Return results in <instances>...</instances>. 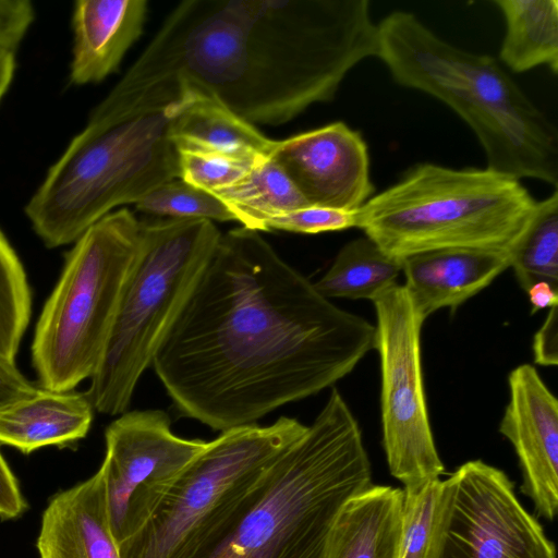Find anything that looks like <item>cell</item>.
I'll return each mask as SVG.
<instances>
[{"mask_svg": "<svg viewBox=\"0 0 558 558\" xmlns=\"http://www.w3.org/2000/svg\"><path fill=\"white\" fill-rule=\"evenodd\" d=\"M378 52L368 0H185L92 116L192 94L254 125H280L331 101L347 74Z\"/></svg>", "mask_w": 558, "mask_h": 558, "instance_id": "cell-2", "label": "cell"}, {"mask_svg": "<svg viewBox=\"0 0 558 558\" xmlns=\"http://www.w3.org/2000/svg\"><path fill=\"white\" fill-rule=\"evenodd\" d=\"M34 20L27 0H0V47L15 50Z\"/></svg>", "mask_w": 558, "mask_h": 558, "instance_id": "cell-30", "label": "cell"}, {"mask_svg": "<svg viewBox=\"0 0 558 558\" xmlns=\"http://www.w3.org/2000/svg\"><path fill=\"white\" fill-rule=\"evenodd\" d=\"M534 362L542 366H555L558 363V310L549 308L545 322L533 339Z\"/></svg>", "mask_w": 558, "mask_h": 558, "instance_id": "cell-32", "label": "cell"}, {"mask_svg": "<svg viewBox=\"0 0 558 558\" xmlns=\"http://www.w3.org/2000/svg\"><path fill=\"white\" fill-rule=\"evenodd\" d=\"M536 199L520 180L492 169L424 162L356 210V226L386 254L441 248L512 253Z\"/></svg>", "mask_w": 558, "mask_h": 558, "instance_id": "cell-6", "label": "cell"}, {"mask_svg": "<svg viewBox=\"0 0 558 558\" xmlns=\"http://www.w3.org/2000/svg\"><path fill=\"white\" fill-rule=\"evenodd\" d=\"M105 440L99 470L110 529L119 545L144 526L208 441L177 436L168 414L151 409L120 414L106 428Z\"/></svg>", "mask_w": 558, "mask_h": 558, "instance_id": "cell-12", "label": "cell"}, {"mask_svg": "<svg viewBox=\"0 0 558 558\" xmlns=\"http://www.w3.org/2000/svg\"><path fill=\"white\" fill-rule=\"evenodd\" d=\"M93 411L85 393L40 387L36 395L0 409V444L26 454L71 445L87 435Z\"/></svg>", "mask_w": 558, "mask_h": 558, "instance_id": "cell-18", "label": "cell"}, {"mask_svg": "<svg viewBox=\"0 0 558 558\" xmlns=\"http://www.w3.org/2000/svg\"><path fill=\"white\" fill-rule=\"evenodd\" d=\"M268 157L308 205L356 211L374 193L367 145L343 122L275 140Z\"/></svg>", "mask_w": 558, "mask_h": 558, "instance_id": "cell-13", "label": "cell"}, {"mask_svg": "<svg viewBox=\"0 0 558 558\" xmlns=\"http://www.w3.org/2000/svg\"><path fill=\"white\" fill-rule=\"evenodd\" d=\"M439 480L403 488V526L400 558H426L434 525Z\"/></svg>", "mask_w": 558, "mask_h": 558, "instance_id": "cell-28", "label": "cell"}, {"mask_svg": "<svg viewBox=\"0 0 558 558\" xmlns=\"http://www.w3.org/2000/svg\"><path fill=\"white\" fill-rule=\"evenodd\" d=\"M220 235L205 219L142 221L140 251L85 392L94 410L106 415L126 412Z\"/></svg>", "mask_w": 558, "mask_h": 558, "instance_id": "cell-8", "label": "cell"}, {"mask_svg": "<svg viewBox=\"0 0 558 558\" xmlns=\"http://www.w3.org/2000/svg\"><path fill=\"white\" fill-rule=\"evenodd\" d=\"M378 29L377 58L392 78L451 108L475 133L486 168L557 187V129L493 57L453 46L407 11Z\"/></svg>", "mask_w": 558, "mask_h": 558, "instance_id": "cell-3", "label": "cell"}, {"mask_svg": "<svg viewBox=\"0 0 558 558\" xmlns=\"http://www.w3.org/2000/svg\"><path fill=\"white\" fill-rule=\"evenodd\" d=\"M371 480L360 425L332 388L305 433L271 465L254 504L205 558H328L342 509Z\"/></svg>", "mask_w": 558, "mask_h": 558, "instance_id": "cell-4", "label": "cell"}, {"mask_svg": "<svg viewBox=\"0 0 558 558\" xmlns=\"http://www.w3.org/2000/svg\"><path fill=\"white\" fill-rule=\"evenodd\" d=\"M32 312L31 288L24 267L0 231V357L15 364Z\"/></svg>", "mask_w": 558, "mask_h": 558, "instance_id": "cell-25", "label": "cell"}, {"mask_svg": "<svg viewBox=\"0 0 558 558\" xmlns=\"http://www.w3.org/2000/svg\"><path fill=\"white\" fill-rule=\"evenodd\" d=\"M185 100L118 118L88 119L25 207L47 247L74 243L116 207L135 204L179 178L170 125Z\"/></svg>", "mask_w": 558, "mask_h": 558, "instance_id": "cell-5", "label": "cell"}, {"mask_svg": "<svg viewBox=\"0 0 558 558\" xmlns=\"http://www.w3.org/2000/svg\"><path fill=\"white\" fill-rule=\"evenodd\" d=\"M509 401L499 424L517 453L521 492L542 518L558 509V402L534 366L522 364L508 376Z\"/></svg>", "mask_w": 558, "mask_h": 558, "instance_id": "cell-14", "label": "cell"}, {"mask_svg": "<svg viewBox=\"0 0 558 558\" xmlns=\"http://www.w3.org/2000/svg\"><path fill=\"white\" fill-rule=\"evenodd\" d=\"M511 254L483 248H441L402 259V272L412 302L425 319L449 307L452 312L489 286L510 267Z\"/></svg>", "mask_w": 558, "mask_h": 558, "instance_id": "cell-15", "label": "cell"}, {"mask_svg": "<svg viewBox=\"0 0 558 558\" xmlns=\"http://www.w3.org/2000/svg\"><path fill=\"white\" fill-rule=\"evenodd\" d=\"M426 558H556V549L508 475L472 460L440 480Z\"/></svg>", "mask_w": 558, "mask_h": 558, "instance_id": "cell-11", "label": "cell"}, {"mask_svg": "<svg viewBox=\"0 0 558 558\" xmlns=\"http://www.w3.org/2000/svg\"><path fill=\"white\" fill-rule=\"evenodd\" d=\"M26 502L17 481L0 452V517L12 519L21 515Z\"/></svg>", "mask_w": 558, "mask_h": 558, "instance_id": "cell-33", "label": "cell"}, {"mask_svg": "<svg viewBox=\"0 0 558 558\" xmlns=\"http://www.w3.org/2000/svg\"><path fill=\"white\" fill-rule=\"evenodd\" d=\"M184 96L186 100L170 125L177 151L218 153L253 160L269 156L275 140L254 124L213 99Z\"/></svg>", "mask_w": 558, "mask_h": 558, "instance_id": "cell-20", "label": "cell"}, {"mask_svg": "<svg viewBox=\"0 0 558 558\" xmlns=\"http://www.w3.org/2000/svg\"><path fill=\"white\" fill-rule=\"evenodd\" d=\"M293 417L234 427L184 469L121 558H205L260 494L271 465L306 430Z\"/></svg>", "mask_w": 558, "mask_h": 558, "instance_id": "cell-7", "label": "cell"}, {"mask_svg": "<svg viewBox=\"0 0 558 558\" xmlns=\"http://www.w3.org/2000/svg\"><path fill=\"white\" fill-rule=\"evenodd\" d=\"M515 278L525 291L537 281L558 287V191L536 202L531 219L511 253Z\"/></svg>", "mask_w": 558, "mask_h": 558, "instance_id": "cell-24", "label": "cell"}, {"mask_svg": "<svg viewBox=\"0 0 558 558\" xmlns=\"http://www.w3.org/2000/svg\"><path fill=\"white\" fill-rule=\"evenodd\" d=\"M213 194L228 206L242 227L257 232L267 219L308 206L270 157L256 162L236 183Z\"/></svg>", "mask_w": 558, "mask_h": 558, "instance_id": "cell-23", "label": "cell"}, {"mask_svg": "<svg viewBox=\"0 0 558 558\" xmlns=\"http://www.w3.org/2000/svg\"><path fill=\"white\" fill-rule=\"evenodd\" d=\"M40 558H121L112 535L101 471L57 494L44 511Z\"/></svg>", "mask_w": 558, "mask_h": 558, "instance_id": "cell-16", "label": "cell"}, {"mask_svg": "<svg viewBox=\"0 0 558 558\" xmlns=\"http://www.w3.org/2000/svg\"><path fill=\"white\" fill-rule=\"evenodd\" d=\"M141 230L142 221L129 209L111 211L65 254L32 343L41 388L71 391L96 372L140 251Z\"/></svg>", "mask_w": 558, "mask_h": 558, "instance_id": "cell-9", "label": "cell"}, {"mask_svg": "<svg viewBox=\"0 0 558 558\" xmlns=\"http://www.w3.org/2000/svg\"><path fill=\"white\" fill-rule=\"evenodd\" d=\"M177 154L179 179L210 193L236 183L263 159L192 150H179Z\"/></svg>", "mask_w": 558, "mask_h": 558, "instance_id": "cell-27", "label": "cell"}, {"mask_svg": "<svg viewBox=\"0 0 558 558\" xmlns=\"http://www.w3.org/2000/svg\"><path fill=\"white\" fill-rule=\"evenodd\" d=\"M14 68V50L0 47V100L12 81Z\"/></svg>", "mask_w": 558, "mask_h": 558, "instance_id": "cell-35", "label": "cell"}, {"mask_svg": "<svg viewBox=\"0 0 558 558\" xmlns=\"http://www.w3.org/2000/svg\"><path fill=\"white\" fill-rule=\"evenodd\" d=\"M356 226V211L320 206H305L267 219L262 231L281 230L315 234L340 231Z\"/></svg>", "mask_w": 558, "mask_h": 558, "instance_id": "cell-29", "label": "cell"}, {"mask_svg": "<svg viewBox=\"0 0 558 558\" xmlns=\"http://www.w3.org/2000/svg\"><path fill=\"white\" fill-rule=\"evenodd\" d=\"M402 260L386 254L367 236L348 242L325 275L314 283L325 298L373 301L396 283Z\"/></svg>", "mask_w": 558, "mask_h": 558, "instance_id": "cell-22", "label": "cell"}, {"mask_svg": "<svg viewBox=\"0 0 558 558\" xmlns=\"http://www.w3.org/2000/svg\"><path fill=\"white\" fill-rule=\"evenodd\" d=\"M375 331L240 227L221 233L151 367L181 416L225 432L331 387Z\"/></svg>", "mask_w": 558, "mask_h": 558, "instance_id": "cell-1", "label": "cell"}, {"mask_svg": "<svg viewBox=\"0 0 558 558\" xmlns=\"http://www.w3.org/2000/svg\"><path fill=\"white\" fill-rule=\"evenodd\" d=\"M147 0H78L70 78L76 85L98 83L116 72L124 54L141 37Z\"/></svg>", "mask_w": 558, "mask_h": 558, "instance_id": "cell-17", "label": "cell"}, {"mask_svg": "<svg viewBox=\"0 0 558 558\" xmlns=\"http://www.w3.org/2000/svg\"><path fill=\"white\" fill-rule=\"evenodd\" d=\"M39 389L15 364L0 357V409L34 396Z\"/></svg>", "mask_w": 558, "mask_h": 558, "instance_id": "cell-31", "label": "cell"}, {"mask_svg": "<svg viewBox=\"0 0 558 558\" xmlns=\"http://www.w3.org/2000/svg\"><path fill=\"white\" fill-rule=\"evenodd\" d=\"M506 24L499 57L515 73L546 65L558 72V1L495 0Z\"/></svg>", "mask_w": 558, "mask_h": 558, "instance_id": "cell-21", "label": "cell"}, {"mask_svg": "<svg viewBox=\"0 0 558 558\" xmlns=\"http://www.w3.org/2000/svg\"><path fill=\"white\" fill-rule=\"evenodd\" d=\"M403 488L371 485L342 509L328 558H400Z\"/></svg>", "mask_w": 558, "mask_h": 558, "instance_id": "cell-19", "label": "cell"}, {"mask_svg": "<svg viewBox=\"0 0 558 558\" xmlns=\"http://www.w3.org/2000/svg\"><path fill=\"white\" fill-rule=\"evenodd\" d=\"M526 293L532 304L531 314L558 305V287L548 281L535 282L526 290Z\"/></svg>", "mask_w": 558, "mask_h": 558, "instance_id": "cell-34", "label": "cell"}, {"mask_svg": "<svg viewBox=\"0 0 558 558\" xmlns=\"http://www.w3.org/2000/svg\"><path fill=\"white\" fill-rule=\"evenodd\" d=\"M135 207L146 214L172 219L236 221L220 198L179 178L148 192L135 203Z\"/></svg>", "mask_w": 558, "mask_h": 558, "instance_id": "cell-26", "label": "cell"}, {"mask_svg": "<svg viewBox=\"0 0 558 558\" xmlns=\"http://www.w3.org/2000/svg\"><path fill=\"white\" fill-rule=\"evenodd\" d=\"M372 302L377 320L374 349L380 360L383 446L390 474L403 488L416 487L445 472L423 384L424 320L404 284H392Z\"/></svg>", "mask_w": 558, "mask_h": 558, "instance_id": "cell-10", "label": "cell"}]
</instances>
